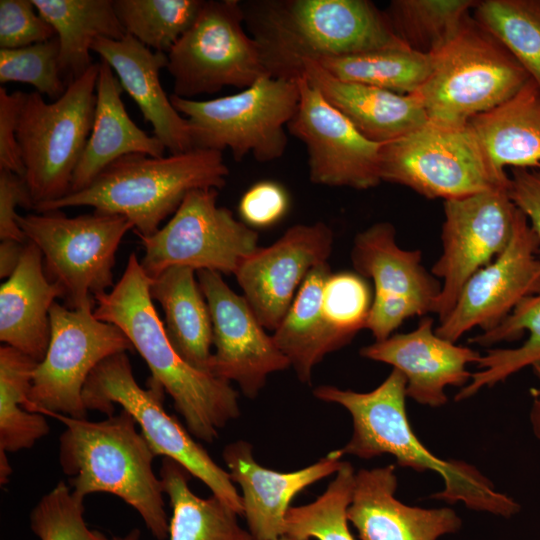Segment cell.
<instances>
[{
    "label": "cell",
    "instance_id": "cell-1",
    "mask_svg": "<svg viewBox=\"0 0 540 540\" xmlns=\"http://www.w3.org/2000/svg\"><path fill=\"white\" fill-rule=\"evenodd\" d=\"M270 77L298 80L306 62L407 47L368 0L241 1Z\"/></svg>",
    "mask_w": 540,
    "mask_h": 540
},
{
    "label": "cell",
    "instance_id": "cell-2",
    "mask_svg": "<svg viewBox=\"0 0 540 540\" xmlns=\"http://www.w3.org/2000/svg\"><path fill=\"white\" fill-rule=\"evenodd\" d=\"M322 401L344 407L351 415L353 432L341 454L362 459L391 455L399 466L418 472L433 471L444 487L432 498L450 504L463 503L468 509L510 518L520 512V504L499 492L475 466L445 460L428 450L413 431L406 411V379L392 369L386 379L369 392H356L332 385L314 389Z\"/></svg>",
    "mask_w": 540,
    "mask_h": 540
},
{
    "label": "cell",
    "instance_id": "cell-3",
    "mask_svg": "<svg viewBox=\"0 0 540 540\" xmlns=\"http://www.w3.org/2000/svg\"><path fill=\"white\" fill-rule=\"evenodd\" d=\"M137 255H129L120 280L95 296L94 315L119 327L146 362L150 380L174 401L192 436L207 443L240 415L238 393L231 383L189 365L172 346L154 307Z\"/></svg>",
    "mask_w": 540,
    "mask_h": 540
},
{
    "label": "cell",
    "instance_id": "cell-4",
    "mask_svg": "<svg viewBox=\"0 0 540 540\" xmlns=\"http://www.w3.org/2000/svg\"><path fill=\"white\" fill-rule=\"evenodd\" d=\"M61 421L59 462L75 495L106 492L121 498L142 517L157 540L169 535L163 486L153 471L155 454L125 410L101 421L47 414Z\"/></svg>",
    "mask_w": 540,
    "mask_h": 540
},
{
    "label": "cell",
    "instance_id": "cell-5",
    "mask_svg": "<svg viewBox=\"0 0 540 540\" xmlns=\"http://www.w3.org/2000/svg\"><path fill=\"white\" fill-rule=\"evenodd\" d=\"M228 175L222 152L214 150L195 148L163 157L127 154L107 166L84 189L34 210L90 206L98 212L126 217L137 236H151L190 191L221 189Z\"/></svg>",
    "mask_w": 540,
    "mask_h": 540
},
{
    "label": "cell",
    "instance_id": "cell-6",
    "mask_svg": "<svg viewBox=\"0 0 540 540\" xmlns=\"http://www.w3.org/2000/svg\"><path fill=\"white\" fill-rule=\"evenodd\" d=\"M529 80L508 50L469 15L433 54L431 73L415 95L429 121L465 126L510 99Z\"/></svg>",
    "mask_w": 540,
    "mask_h": 540
},
{
    "label": "cell",
    "instance_id": "cell-7",
    "mask_svg": "<svg viewBox=\"0 0 540 540\" xmlns=\"http://www.w3.org/2000/svg\"><path fill=\"white\" fill-rule=\"evenodd\" d=\"M99 68L94 62L52 103L37 91L25 93L17 140L34 208L71 191L93 125Z\"/></svg>",
    "mask_w": 540,
    "mask_h": 540
},
{
    "label": "cell",
    "instance_id": "cell-8",
    "mask_svg": "<svg viewBox=\"0 0 540 540\" xmlns=\"http://www.w3.org/2000/svg\"><path fill=\"white\" fill-rule=\"evenodd\" d=\"M169 97L188 121L194 149H229L236 161L251 154L270 162L286 151L285 127L297 109L299 86L297 80L265 76L236 94L210 100Z\"/></svg>",
    "mask_w": 540,
    "mask_h": 540
},
{
    "label": "cell",
    "instance_id": "cell-9",
    "mask_svg": "<svg viewBox=\"0 0 540 540\" xmlns=\"http://www.w3.org/2000/svg\"><path fill=\"white\" fill-rule=\"evenodd\" d=\"M164 390L149 379L147 388L137 383L126 352L100 362L89 375L82 392L87 410L108 416L115 405L127 411L155 456L170 458L201 480L238 515L243 514L241 495L230 474L221 468L163 407Z\"/></svg>",
    "mask_w": 540,
    "mask_h": 540
},
{
    "label": "cell",
    "instance_id": "cell-10",
    "mask_svg": "<svg viewBox=\"0 0 540 540\" xmlns=\"http://www.w3.org/2000/svg\"><path fill=\"white\" fill-rule=\"evenodd\" d=\"M28 241L41 251L46 277L63 291L67 308L79 309L113 288L118 246L133 224L124 216L95 211L67 217L61 210L17 215Z\"/></svg>",
    "mask_w": 540,
    "mask_h": 540
},
{
    "label": "cell",
    "instance_id": "cell-11",
    "mask_svg": "<svg viewBox=\"0 0 540 540\" xmlns=\"http://www.w3.org/2000/svg\"><path fill=\"white\" fill-rule=\"evenodd\" d=\"M167 56L173 94L186 99L227 86L245 89L269 76L258 43L245 30L239 0H205Z\"/></svg>",
    "mask_w": 540,
    "mask_h": 540
},
{
    "label": "cell",
    "instance_id": "cell-12",
    "mask_svg": "<svg viewBox=\"0 0 540 540\" xmlns=\"http://www.w3.org/2000/svg\"><path fill=\"white\" fill-rule=\"evenodd\" d=\"M95 306L96 301L75 310L52 305L49 345L34 370L27 411L86 418L82 392L93 369L111 355L134 350L119 327L96 318Z\"/></svg>",
    "mask_w": 540,
    "mask_h": 540
},
{
    "label": "cell",
    "instance_id": "cell-13",
    "mask_svg": "<svg viewBox=\"0 0 540 540\" xmlns=\"http://www.w3.org/2000/svg\"><path fill=\"white\" fill-rule=\"evenodd\" d=\"M382 182L403 185L444 201L507 186L488 166L470 127L428 122L384 143L380 151Z\"/></svg>",
    "mask_w": 540,
    "mask_h": 540
},
{
    "label": "cell",
    "instance_id": "cell-14",
    "mask_svg": "<svg viewBox=\"0 0 540 540\" xmlns=\"http://www.w3.org/2000/svg\"><path fill=\"white\" fill-rule=\"evenodd\" d=\"M217 197L218 189H194L164 227L138 236L145 250L140 263L149 278L172 266L234 275L258 249V232L217 206Z\"/></svg>",
    "mask_w": 540,
    "mask_h": 540
},
{
    "label": "cell",
    "instance_id": "cell-15",
    "mask_svg": "<svg viewBox=\"0 0 540 540\" xmlns=\"http://www.w3.org/2000/svg\"><path fill=\"white\" fill-rule=\"evenodd\" d=\"M507 186L444 201L442 253L431 273L441 280L433 313L442 321L469 278L508 245L518 212Z\"/></svg>",
    "mask_w": 540,
    "mask_h": 540
},
{
    "label": "cell",
    "instance_id": "cell-16",
    "mask_svg": "<svg viewBox=\"0 0 540 540\" xmlns=\"http://www.w3.org/2000/svg\"><path fill=\"white\" fill-rule=\"evenodd\" d=\"M351 260L355 272L371 279L373 302L366 325L375 341H382L406 320L432 312L441 283L422 265L419 250H406L396 242V230L387 221L359 232Z\"/></svg>",
    "mask_w": 540,
    "mask_h": 540
},
{
    "label": "cell",
    "instance_id": "cell-17",
    "mask_svg": "<svg viewBox=\"0 0 540 540\" xmlns=\"http://www.w3.org/2000/svg\"><path fill=\"white\" fill-rule=\"evenodd\" d=\"M297 81L299 102L287 130L306 147L310 181L357 190L379 185L384 143L361 134L304 76Z\"/></svg>",
    "mask_w": 540,
    "mask_h": 540
},
{
    "label": "cell",
    "instance_id": "cell-18",
    "mask_svg": "<svg viewBox=\"0 0 540 540\" xmlns=\"http://www.w3.org/2000/svg\"><path fill=\"white\" fill-rule=\"evenodd\" d=\"M540 242L518 210L507 247L474 273L436 333L456 343L465 333L499 325L526 297L540 290Z\"/></svg>",
    "mask_w": 540,
    "mask_h": 540
},
{
    "label": "cell",
    "instance_id": "cell-19",
    "mask_svg": "<svg viewBox=\"0 0 540 540\" xmlns=\"http://www.w3.org/2000/svg\"><path fill=\"white\" fill-rule=\"evenodd\" d=\"M209 307L213 345L209 373L236 382L244 395L257 397L267 377L291 367L287 357L268 335L243 295L232 290L221 274L196 272Z\"/></svg>",
    "mask_w": 540,
    "mask_h": 540
},
{
    "label": "cell",
    "instance_id": "cell-20",
    "mask_svg": "<svg viewBox=\"0 0 540 540\" xmlns=\"http://www.w3.org/2000/svg\"><path fill=\"white\" fill-rule=\"evenodd\" d=\"M333 242L324 222L296 224L242 261L234 275L265 329H277L309 272L327 262Z\"/></svg>",
    "mask_w": 540,
    "mask_h": 540
},
{
    "label": "cell",
    "instance_id": "cell-21",
    "mask_svg": "<svg viewBox=\"0 0 540 540\" xmlns=\"http://www.w3.org/2000/svg\"><path fill=\"white\" fill-rule=\"evenodd\" d=\"M366 359L389 364L406 379V396L433 408L448 401L445 389L464 387L472 373L467 369L481 356L477 351L440 337L433 319L424 316L407 333L392 334L382 341L362 347Z\"/></svg>",
    "mask_w": 540,
    "mask_h": 540
},
{
    "label": "cell",
    "instance_id": "cell-22",
    "mask_svg": "<svg viewBox=\"0 0 540 540\" xmlns=\"http://www.w3.org/2000/svg\"><path fill=\"white\" fill-rule=\"evenodd\" d=\"M228 473L241 489L243 514L253 540H274L285 533V516L293 498L310 485L332 475L343 461L340 450L292 472L260 465L252 445L244 440L228 444L222 453Z\"/></svg>",
    "mask_w": 540,
    "mask_h": 540
},
{
    "label": "cell",
    "instance_id": "cell-23",
    "mask_svg": "<svg viewBox=\"0 0 540 540\" xmlns=\"http://www.w3.org/2000/svg\"><path fill=\"white\" fill-rule=\"evenodd\" d=\"M395 466L355 472L348 522L360 540H438L457 533L462 519L448 507L409 506L395 497Z\"/></svg>",
    "mask_w": 540,
    "mask_h": 540
},
{
    "label": "cell",
    "instance_id": "cell-24",
    "mask_svg": "<svg viewBox=\"0 0 540 540\" xmlns=\"http://www.w3.org/2000/svg\"><path fill=\"white\" fill-rule=\"evenodd\" d=\"M92 51L115 71L123 90L152 125L153 135L171 154L194 149L187 119L174 108L160 82V70L168 65L166 53L152 51L129 34L120 40L97 38Z\"/></svg>",
    "mask_w": 540,
    "mask_h": 540
},
{
    "label": "cell",
    "instance_id": "cell-25",
    "mask_svg": "<svg viewBox=\"0 0 540 540\" xmlns=\"http://www.w3.org/2000/svg\"><path fill=\"white\" fill-rule=\"evenodd\" d=\"M63 291L45 275L40 249L25 243L20 262L0 287V340L38 363L50 340L49 312Z\"/></svg>",
    "mask_w": 540,
    "mask_h": 540
},
{
    "label": "cell",
    "instance_id": "cell-26",
    "mask_svg": "<svg viewBox=\"0 0 540 540\" xmlns=\"http://www.w3.org/2000/svg\"><path fill=\"white\" fill-rule=\"evenodd\" d=\"M303 76L371 141L387 143L428 122L426 111L415 94L402 95L340 80L312 61L304 64Z\"/></svg>",
    "mask_w": 540,
    "mask_h": 540
},
{
    "label": "cell",
    "instance_id": "cell-27",
    "mask_svg": "<svg viewBox=\"0 0 540 540\" xmlns=\"http://www.w3.org/2000/svg\"><path fill=\"white\" fill-rule=\"evenodd\" d=\"M96 105L89 138L74 172L70 193L87 187L107 166L127 154L163 157V143L138 127L121 99L123 87L111 66L100 60ZM69 193V194H70Z\"/></svg>",
    "mask_w": 540,
    "mask_h": 540
},
{
    "label": "cell",
    "instance_id": "cell-28",
    "mask_svg": "<svg viewBox=\"0 0 540 540\" xmlns=\"http://www.w3.org/2000/svg\"><path fill=\"white\" fill-rule=\"evenodd\" d=\"M494 175L540 168V89L530 79L514 96L468 123Z\"/></svg>",
    "mask_w": 540,
    "mask_h": 540
},
{
    "label": "cell",
    "instance_id": "cell-29",
    "mask_svg": "<svg viewBox=\"0 0 540 540\" xmlns=\"http://www.w3.org/2000/svg\"><path fill=\"white\" fill-rule=\"evenodd\" d=\"M195 274L190 267H169L151 279L149 292L163 308L164 327L174 349L193 368L209 373L213 327Z\"/></svg>",
    "mask_w": 540,
    "mask_h": 540
},
{
    "label": "cell",
    "instance_id": "cell-30",
    "mask_svg": "<svg viewBox=\"0 0 540 540\" xmlns=\"http://www.w3.org/2000/svg\"><path fill=\"white\" fill-rule=\"evenodd\" d=\"M59 40V70L68 87L93 64L90 51L97 38L120 40L126 31L113 0H32Z\"/></svg>",
    "mask_w": 540,
    "mask_h": 540
},
{
    "label": "cell",
    "instance_id": "cell-31",
    "mask_svg": "<svg viewBox=\"0 0 540 540\" xmlns=\"http://www.w3.org/2000/svg\"><path fill=\"white\" fill-rule=\"evenodd\" d=\"M527 339L516 348L489 349L476 362L479 371L472 373L467 385L456 394L455 400H465L485 387H492L527 366L540 364V290L523 299L496 327L481 332L470 342L491 346L519 338Z\"/></svg>",
    "mask_w": 540,
    "mask_h": 540
},
{
    "label": "cell",
    "instance_id": "cell-32",
    "mask_svg": "<svg viewBox=\"0 0 540 540\" xmlns=\"http://www.w3.org/2000/svg\"><path fill=\"white\" fill-rule=\"evenodd\" d=\"M331 273L328 262L309 272L272 335L302 383H311L314 367L331 353L322 312L324 288Z\"/></svg>",
    "mask_w": 540,
    "mask_h": 540
},
{
    "label": "cell",
    "instance_id": "cell-33",
    "mask_svg": "<svg viewBox=\"0 0 540 540\" xmlns=\"http://www.w3.org/2000/svg\"><path fill=\"white\" fill-rule=\"evenodd\" d=\"M189 474L176 461L163 458L159 475L172 509L169 540H253L238 514L220 498L212 494L204 499L193 493Z\"/></svg>",
    "mask_w": 540,
    "mask_h": 540
},
{
    "label": "cell",
    "instance_id": "cell-34",
    "mask_svg": "<svg viewBox=\"0 0 540 540\" xmlns=\"http://www.w3.org/2000/svg\"><path fill=\"white\" fill-rule=\"evenodd\" d=\"M37 364L11 346L0 348V451L29 449L49 432L45 416L26 409Z\"/></svg>",
    "mask_w": 540,
    "mask_h": 540
},
{
    "label": "cell",
    "instance_id": "cell-35",
    "mask_svg": "<svg viewBox=\"0 0 540 540\" xmlns=\"http://www.w3.org/2000/svg\"><path fill=\"white\" fill-rule=\"evenodd\" d=\"M316 63L337 79L409 95L415 94L428 79L433 55L398 47L330 57Z\"/></svg>",
    "mask_w": 540,
    "mask_h": 540
},
{
    "label": "cell",
    "instance_id": "cell-36",
    "mask_svg": "<svg viewBox=\"0 0 540 540\" xmlns=\"http://www.w3.org/2000/svg\"><path fill=\"white\" fill-rule=\"evenodd\" d=\"M476 4L474 0H392L384 12L404 45L433 55L457 34Z\"/></svg>",
    "mask_w": 540,
    "mask_h": 540
},
{
    "label": "cell",
    "instance_id": "cell-37",
    "mask_svg": "<svg viewBox=\"0 0 540 540\" xmlns=\"http://www.w3.org/2000/svg\"><path fill=\"white\" fill-rule=\"evenodd\" d=\"M473 19L498 40L540 89V0H483Z\"/></svg>",
    "mask_w": 540,
    "mask_h": 540
},
{
    "label": "cell",
    "instance_id": "cell-38",
    "mask_svg": "<svg viewBox=\"0 0 540 540\" xmlns=\"http://www.w3.org/2000/svg\"><path fill=\"white\" fill-rule=\"evenodd\" d=\"M205 0H113L126 34L168 54L192 26Z\"/></svg>",
    "mask_w": 540,
    "mask_h": 540
},
{
    "label": "cell",
    "instance_id": "cell-39",
    "mask_svg": "<svg viewBox=\"0 0 540 540\" xmlns=\"http://www.w3.org/2000/svg\"><path fill=\"white\" fill-rule=\"evenodd\" d=\"M354 479V468L343 461L319 497L311 503L288 509L284 535L291 540H355L347 519Z\"/></svg>",
    "mask_w": 540,
    "mask_h": 540
},
{
    "label": "cell",
    "instance_id": "cell-40",
    "mask_svg": "<svg viewBox=\"0 0 540 540\" xmlns=\"http://www.w3.org/2000/svg\"><path fill=\"white\" fill-rule=\"evenodd\" d=\"M372 302L369 283L358 273L341 271L329 275L322 312L331 352L343 348L360 330L366 329Z\"/></svg>",
    "mask_w": 540,
    "mask_h": 540
},
{
    "label": "cell",
    "instance_id": "cell-41",
    "mask_svg": "<svg viewBox=\"0 0 540 540\" xmlns=\"http://www.w3.org/2000/svg\"><path fill=\"white\" fill-rule=\"evenodd\" d=\"M59 40L35 43L17 49H0V83L30 84L53 101L66 91L59 70Z\"/></svg>",
    "mask_w": 540,
    "mask_h": 540
},
{
    "label": "cell",
    "instance_id": "cell-42",
    "mask_svg": "<svg viewBox=\"0 0 540 540\" xmlns=\"http://www.w3.org/2000/svg\"><path fill=\"white\" fill-rule=\"evenodd\" d=\"M83 502L60 481L31 511V530L40 540H112L88 527Z\"/></svg>",
    "mask_w": 540,
    "mask_h": 540
},
{
    "label": "cell",
    "instance_id": "cell-43",
    "mask_svg": "<svg viewBox=\"0 0 540 540\" xmlns=\"http://www.w3.org/2000/svg\"><path fill=\"white\" fill-rule=\"evenodd\" d=\"M56 37L32 0L0 1V47L17 49Z\"/></svg>",
    "mask_w": 540,
    "mask_h": 540
},
{
    "label": "cell",
    "instance_id": "cell-44",
    "mask_svg": "<svg viewBox=\"0 0 540 540\" xmlns=\"http://www.w3.org/2000/svg\"><path fill=\"white\" fill-rule=\"evenodd\" d=\"M290 207V197L282 184L261 180L249 187L238 204L241 221L253 229L268 228L281 221Z\"/></svg>",
    "mask_w": 540,
    "mask_h": 540
},
{
    "label": "cell",
    "instance_id": "cell-45",
    "mask_svg": "<svg viewBox=\"0 0 540 540\" xmlns=\"http://www.w3.org/2000/svg\"><path fill=\"white\" fill-rule=\"evenodd\" d=\"M34 209V202L25 180L12 171L0 169V239L27 241L20 229L16 216V207Z\"/></svg>",
    "mask_w": 540,
    "mask_h": 540
},
{
    "label": "cell",
    "instance_id": "cell-46",
    "mask_svg": "<svg viewBox=\"0 0 540 540\" xmlns=\"http://www.w3.org/2000/svg\"><path fill=\"white\" fill-rule=\"evenodd\" d=\"M25 93H8L0 87V169L25 177V167L17 140V124Z\"/></svg>",
    "mask_w": 540,
    "mask_h": 540
},
{
    "label": "cell",
    "instance_id": "cell-47",
    "mask_svg": "<svg viewBox=\"0 0 540 540\" xmlns=\"http://www.w3.org/2000/svg\"><path fill=\"white\" fill-rule=\"evenodd\" d=\"M507 189L512 202L524 214L540 242V168L511 169Z\"/></svg>",
    "mask_w": 540,
    "mask_h": 540
},
{
    "label": "cell",
    "instance_id": "cell-48",
    "mask_svg": "<svg viewBox=\"0 0 540 540\" xmlns=\"http://www.w3.org/2000/svg\"><path fill=\"white\" fill-rule=\"evenodd\" d=\"M25 243L14 240L1 241L0 277L2 279H8L17 268L24 250Z\"/></svg>",
    "mask_w": 540,
    "mask_h": 540
},
{
    "label": "cell",
    "instance_id": "cell-49",
    "mask_svg": "<svg viewBox=\"0 0 540 540\" xmlns=\"http://www.w3.org/2000/svg\"><path fill=\"white\" fill-rule=\"evenodd\" d=\"M533 369L539 379V387L532 390L533 401L529 418L532 432L540 441V364L533 366Z\"/></svg>",
    "mask_w": 540,
    "mask_h": 540
},
{
    "label": "cell",
    "instance_id": "cell-50",
    "mask_svg": "<svg viewBox=\"0 0 540 540\" xmlns=\"http://www.w3.org/2000/svg\"><path fill=\"white\" fill-rule=\"evenodd\" d=\"M12 474V467L9 464L6 452L0 451V483L6 485Z\"/></svg>",
    "mask_w": 540,
    "mask_h": 540
},
{
    "label": "cell",
    "instance_id": "cell-51",
    "mask_svg": "<svg viewBox=\"0 0 540 540\" xmlns=\"http://www.w3.org/2000/svg\"><path fill=\"white\" fill-rule=\"evenodd\" d=\"M141 532L139 529L134 528L128 534L121 537H112V540H140Z\"/></svg>",
    "mask_w": 540,
    "mask_h": 540
},
{
    "label": "cell",
    "instance_id": "cell-52",
    "mask_svg": "<svg viewBox=\"0 0 540 540\" xmlns=\"http://www.w3.org/2000/svg\"><path fill=\"white\" fill-rule=\"evenodd\" d=\"M274 540H291V539H290L288 536L283 535V536H281V537H279V538H276V539H274Z\"/></svg>",
    "mask_w": 540,
    "mask_h": 540
}]
</instances>
